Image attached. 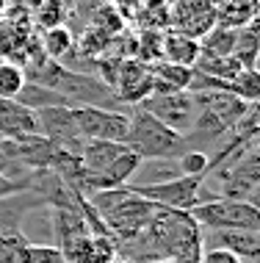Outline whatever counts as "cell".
I'll return each mask as SVG.
<instances>
[{"label":"cell","instance_id":"6da1fadb","mask_svg":"<svg viewBox=\"0 0 260 263\" xmlns=\"http://www.w3.org/2000/svg\"><path fill=\"white\" fill-rule=\"evenodd\" d=\"M128 136H125V144H128L130 153H136L142 161L150 158H177L180 153L188 150L186 136L174 133L172 127H166L158 117H152L142 105H133L128 111Z\"/></svg>","mask_w":260,"mask_h":263},{"label":"cell","instance_id":"7a4b0ae2","mask_svg":"<svg viewBox=\"0 0 260 263\" xmlns=\"http://www.w3.org/2000/svg\"><path fill=\"white\" fill-rule=\"evenodd\" d=\"M191 219L199 230H257L260 233V211L252 202L241 200H210L194 205Z\"/></svg>","mask_w":260,"mask_h":263},{"label":"cell","instance_id":"3957f363","mask_svg":"<svg viewBox=\"0 0 260 263\" xmlns=\"http://www.w3.org/2000/svg\"><path fill=\"white\" fill-rule=\"evenodd\" d=\"M205 183V175H180L174 180L150 183V186H130L138 197L161 205L169 211H191L199 205V189Z\"/></svg>","mask_w":260,"mask_h":263},{"label":"cell","instance_id":"277c9868","mask_svg":"<svg viewBox=\"0 0 260 263\" xmlns=\"http://www.w3.org/2000/svg\"><path fill=\"white\" fill-rule=\"evenodd\" d=\"M72 119L81 139L125 141L128 136V114L116 108H97V105H72Z\"/></svg>","mask_w":260,"mask_h":263},{"label":"cell","instance_id":"5b68a950","mask_svg":"<svg viewBox=\"0 0 260 263\" xmlns=\"http://www.w3.org/2000/svg\"><path fill=\"white\" fill-rule=\"evenodd\" d=\"M152 117H158L166 127H172L180 136H188L196 119V97L191 91H172V95H150L142 103Z\"/></svg>","mask_w":260,"mask_h":263},{"label":"cell","instance_id":"8992f818","mask_svg":"<svg viewBox=\"0 0 260 263\" xmlns=\"http://www.w3.org/2000/svg\"><path fill=\"white\" fill-rule=\"evenodd\" d=\"M169 14H172L174 31L186 33V36H191L196 42L216 28L213 0H172Z\"/></svg>","mask_w":260,"mask_h":263},{"label":"cell","instance_id":"52a82bcc","mask_svg":"<svg viewBox=\"0 0 260 263\" xmlns=\"http://www.w3.org/2000/svg\"><path fill=\"white\" fill-rule=\"evenodd\" d=\"M64 263H111L116 258V238L111 233H86L58 247Z\"/></svg>","mask_w":260,"mask_h":263},{"label":"cell","instance_id":"ba28073f","mask_svg":"<svg viewBox=\"0 0 260 263\" xmlns=\"http://www.w3.org/2000/svg\"><path fill=\"white\" fill-rule=\"evenodd\" d=\"M202 250H224L244 263L260 260L257 230H202Z\"/></svg>","mask_w":260,"mask_h":263},{"label":"cell","instance_id":"9c48e42d","mask_svg":"<svg viewBox=\"0 0 260 263\" xmlns=\"http://www.w3.org/2000/svg\"><path fill=\"white\" fill-rule=\"evenodd\" d=\"M39 119L36 111H31L19 100H0V136L6 139H23L39 136Z\"/></svg>","mask_w":260,"mask_h":263},{"label":"cell","instance_id":"30bf717a","mask_svg":"<svg viewBox=\"0 0 260 263\" xmlns=\"http://www.w3.org/2000/svg\"><path fill=\"white\" fill-rule=\"evenodd\" d=\"M122 153H128L125 141H103V139H81L78 144V158L86 175L103 172L108 163H114Z\"/></svg>","mask_w":260,"mask_h":263},{"label":"cell","instance_id":"8fae6325","mask_svg":"<svg viewBox=\"0 0 260 263\" xmlns=\"http://www.w3.org/2000/svg\"><path fill=\"white\" fill-rule=\"evenodd\" d=\"M194 67H183V64H172V61H155L150 67V78H152V95H172V91H186L191 83Z\"/></svg>","mask_w":260,"mask_h":263},{"label":"cell","instance_id":"7c38bea8","mask_svg":"<svg viewBox=\"0 0 260 263\" xmlns=\"http://www.w3.org/2000/svg\"><path fill=\"white\" fill-rule=\"evenodd\" d=\"M161 59L172 64H183V67H194L196 59H199V42L180 31H169L161 39Z\"/></svg>","mask_w":260,"mask_h":263},{"label":"cell","instance_id":"4fadbf2b","mask_svg":"<svg viewBox=\"0 0 260 263\" xmlns=\"http://www.w3.org/2000/svg\"><path fill=\"white\" fill-rule=\"evenodd\" d=\"M238 45V28L216 25L199 39V55H233Z\"/></svg>","mask_w":260,"mask_h":263},{"label":"cell","instance_id":"5bb4252c","mask_svg":"<svg viewBox=\"0 0 260 263\" xmlns=\"http://www.w3.org/2000/svg\"><path fill=\"white\" fill-rule=\"evenodd\" d=\"M69 20V3L67 0H42L33 6V25L42 31H50V28H61Z\"/></svg>","mask_w":260,"mask_h":263},{"label":"cell","instance_id":"9a60e30c","mask_svg":"<svg viewBox=\"0 0 260 263\" xmlns=\"http://www.w3.org/2000/svg\"><path fill=\"white\" fill-rule=\"evenodd\" d=\"M28 83V72L14 61H0V100H17Z\"/></svg>","mask_w":260,"mask_h":263},{"label":"cell","instance_id":"2e32d148","mask_svg":"<svg viewBox=\"0 0 260 263\" xmlns=\"http://www.w3.org/2000/svg\"><path fill=\"white\" fill-rule=\"evenodd\" d=\"M72 47H75V33L69 31L67 25L50 28V31H45V36H42V53L50 61H61Z\"/></svg>","mask_w":260,"mask_h":263},{"label":"cell","instance_id":"e0dca14e","mask_svg":"<svg viewBox=\"0 0 260 263\" xmlns=\"http://www.w3.org/2000/svg\"><path fill=\"white\" fill-rule=\"evenodd\" d=\"M19 263H64V255L55 244H33L25 241L19 250Z\"/></svg>","mask_w":260,"mask_h":263},{"label":"cell","instance_id":"ac0fdd59","mask_svg":"<svg viewBox=\"0 0 260 263\" xmlns=\"http://www.w3.org/2000/svg\"><path fill=\"white\" fill-rule=\"evenodd\" d=\"M208 166H210V155L205 150H194V147H188L186 153L177 155L180 175H208Z\"/></svg>","mask_w":260,"mask_h":263},{"label":"cell","instance_id":"d6986e66","mask_svg":"<svg viewBox=\"0 0 260 263\" xmlns=\"http://www.w3.org/2000/svg\"><path fill=\"white\" fill-rule=\"evenodd\" d=\"M199 263H241L235 255L224 252V250H202Z\"/></svg>","mask_w":260,"mask_h":263},{"label":"cell","instance_id":"ffe728a7","mask_svg":"<svg viewBox=\"0 0 260 263\" xmlns=\"http://www.w3.org/2000/svg\"><path fill=\"white\" fill-rule=\"evenodd\" d=\"M28 189H31V183H14L6 175H0V197H11V194H19V191H28Z\"/></svg>","mask_w":260,"mask_h":263},{"label":"cell","instance_id":"44dd1931","mask_svg":"<svg viewBox=\"0 0 260 263\" xmlns=\"http://www.w3.org/2000/svg\"><path fill=\"white\" fill-rule=\"evenodd\" d=\"M19 3H25V6H31V9H33V6L42 3V0H19Z\"/></svg>","mask_w":260,"mask_h":263},{"label":"cell","instance_id":"7402d4cb","mask_svg":"<svg viewBox=\"0 0 260 263\" xmlns=\"http://www.w3.org/2000/svg\"><path fill=\"white\" fill-rule=\"evenodd\" d=\"M150 3H161V6H172V0H150Z\"/></svg>","mask_w":260,"mask_h":263},{"label":"cell","instance_id":"603a6c76","mask_svg":"<svg viewBox=\"0 0 260 263\" xmlns=\"http://www.w3.org/2000/svg\"><path fill=\"white\" fill-rule=\"evenodd\" d=\"M111 263H130V260H125V258H119V255H116V258L111 260Z\"/></svg>","mask_w":260,"mask_h":263},{"label":"cell","instance_id":"cb8c5ba5","mask_svg":"<svg viewBox=\"0 0 260 263\" xmlns=\"http://www.w3.org/2000/svg\"><path fill=\"white\" fill-rule=\"evenodd\" d=\"M150 263H172V260H150Z\"/></svg>","mask_w":260,"mask_h":263},{"label":"cell","instance_id":"d4e9b609","mask_svg":"<svg viewBox=\"0 0 260 263\" xmlns=\"http://www.w3.org/2000/svg\"><path fill=\"white\" fill-rule=\"evenodd\" d=\"M241 263H244V260H241Z\"/></svg>","mask_w":260,"mask_h":263}]
</instances>
